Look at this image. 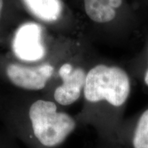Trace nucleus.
<instances>
[{"label":"nucleus","mask_w":148,"mask_h":148,"mask_svg":"<svg viewBox=\"0 0 148 148\" xmlns=\"http://www.w3.org/2000/svg\"><path fill=\"white\" fill-rule=\"evenodd\" d=\"M3 111L11 134L29 148L58 147L77 127L76 120L49 99L8 103Z\"/></svg>","instance_id":"obj_1"},{"label":"nucleus","mask_w":148,"mask_h":148,"mask_svg":"<svg viewBox=\"0 0 148 148\" xmlns=\"http://www.w3.org/2000/svg\"><path fill=\"white\" fill-rule=\"evenodd\" d=\"M131 90L127 73L119 66L98 64L86 73L83 94L90 103L106 101L120 107L126 102Z\"/></svg>","instance_id":"obj_2"},{"label":"nucleus","mask_w":148,"mask_h":148,"mask_svg":"<svg viewBox=\"0 0 148 148\" xmlns=\"http://www.w3.org/2000/svg\"><path fill=\"white\" fill-rule=\"evenodd\" d=\"M54 67L49 63L25 66L10 63L5 68V74L12 84L21 89L37 91L43 89L52 77Z\"/></svg>","instance_id":"obj_3"},{"label":"nucleus","mask_w":148,"mask_h":148,"mask_svg":"<svg viewBox=\"0 0 148 148\" xmlns=\"http://www.w3.org/2000/svg\"><path fill=\"white\" fill-rule=\"evenodd\" d=\"M12 49L16 58L25 62H37L43 58L45 49L40 25L34 23L21 25L15 33Z\"/></svg>","instance_id":"obj_4"},{"label":"nucleus","mask_w":148,"mask_h":148,"mask_svg":"<svg viewBox=\"0 0 148 148\" xmlns=\"http://www.w3.org/2000/svg\"><path fill=\"white\" fill-rule=\"evenodd\" d=\"M62 84L53 92V99L59 106L73 104L79 99L84 90L86 73L82 67H74L71 64L64 63L58 70Z\"/></svg>","instance_id":"obj_5"},{"label":"nucleus","mask_w":148,"mask_h":148,"mask_svg":"<svg viewBox=\"0 0 148 148\" xmlns=\"http://www.w3.org/2000/svg\"><path fill=\"white\" fill-rule=\"evenodd\" d=\"M87 16L96 23H108L116 16V9L121 7L123 0H84Z\"/></svg>","instance_id":"obj_6"},{"label":"nucleus","mask_w":148,"mask_h":148,"mask_svg":"<svg viewBox=\"0 0 148 148\" xmlns=\"http://www.w3.org/2000/svg\"><path fill=\"white\" fill-rule=\"evenodd\" d=\"M27 9L37 18L46 22L60 17L62 5L60 0H23Z\"/></svg>","instance_id":"obj_7"},{"label":"nucleus","mask_w":148,"mask_h":148,"mask_svg":"<svg viewBox=\"0 0 148 148\" xmlns=\"http://www.w3.org/2000/svg\"><path fill=\"white\" fill-rule=\"evenodd\" d=\"M134 148H148V108L138 120L132 138Z\"/></svg>","instance_id":"obj_8"},{"label":"nucleus","mask_w":148,"mask_h":148,"mask_svg":"<svg viewBox=\"0 0 148 148\" xmlns=\"http://www.w3.org/2000/svg\"><path fill=\"white\" fill-rule=\"evenodd\" d=\"M144 81H145V84L148 86V69H147V70L145 72V77H144Z\"/></svg>","instance_id":"obj_9"},{"label":"nucleus","mask_w":148,"mask_h":148,"mask_svg":"<svg viewBox=\"0 0 148 148\" xmlns=\"http://www.w3.org/2000/svg\"><path fill=\"white\" fill-rule=\"evenodd\" d=\"M3 5V0H0V17H1V11H2Z\"/></svg>","instance_id":"obj_10"}]
</instances>
